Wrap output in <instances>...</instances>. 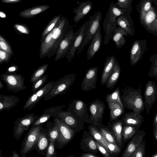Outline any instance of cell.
<instances>
[{"label": "cell", "mask_w": 157, "mask_h": 157, "mask_svg": "<svg viewBox=\"0 0 157 157\" xmlns=\"http://www.w3.org/2000/svg\"><path fill=\"white\" fill-rule=\"evenodd\" d=\"M116 60V58L113 56L106 58L101 77V83L102 85L105 84L112 71Z\"/></svg>", "instance_id": "83f0119b"}, {"label": "cell", "mask_w": 157, "mask_h": 157, "mask_svg": "<svg viewBox=\"0 0 157 157\" xmlns=\"http://www.w3.org/2000/svg\"><path fill=\"white\" fill-rule=\"evenodd\" d=\"M153 135L155 140L157 141V127H154L153 129Z\"/></svg>", "instance_id": "6f0895ef"}, {"label": "cell", "mask_w": 157, "mask_h": 157, "mask_svg": "<svg viewBox=\"0 0 157 157\" xmlns=\"http://www.w3.org/2000/svg\"><path fill=\"white\" fill-rule=\"evenodd\" d=\"M103 139L107 145L112 157L118 156L121 153L122 149L117 144H112L108 141L103 136Z\"/></svg>", "instance_id": "b9f144b4"}, {"label": "cell", "mask_w": 157, "mask_h": 157, "mask_svg": "<svg viewBox=\"0 0 157 157\" xmlns=\"http://www.w3.org/2000/svg\"><path fill=\"white\" fill-rule=\"evenodd\" d=\"M49 142L47 133L42 132L41 131L35 148L39 154L45 156Z\"/></svg>", "instance_id": "4dcf8cb0"}, {"label": "cell", "mask_w": 157, "mask_h": 157, "mask_svg": "<svg viewBox=\"0 0 157 157\" xmlns=\"http://www.w3.org/2000/svg\"><path fill=\"white\" fill-rule=\"evenodd\" d=\"M55 121L57 123L59 129L58 137L55 142V146L57 149H61L71 142L75 133L61 120L56 118Z\"/></svg>", "instance_id": "52a82bcc"}, {"label": "cell", "mask_w": 157, "mask_h": 157, "mask_svg": "<svg viewBox=\"0 0 157 157\" xmlns=\"http://www.w3.org/2000/svg\"><path fill=\"white\" fill-rule=\"evenodd\" d=\"M102 13L99 11L91 15L88 20V22L82 43L78 48L76 54L79 56L84 47L89 43L101 26Z\"/></svg>", "instance_id": "5b68a950"}, {"label": "cell", "mask_w": 157, "mask_h": 157, "mask_svg": "<svg viewBox=\"0 0 157 157\" xmlns=\"http://www.w3.org/2000/svg\"><path fill=\"white\" fill-rule=\"evenodd\" d=\"M144 96V106L147 114L149 115L157 98V87L155 82L148 81L145 86Z\"/></svg>", "instance_id": "2e32d148"}, {"label": "cell", "mask_w": 157, "mask_h": 157, "mask_svg": "<svg viewBox=\"0 0 157 157\" xmlns=\"http://www.w3.org/2000/svg\"><path fill=\"white\" fill-rule=\"evenodd\" d=\"M53 81L49 82L34 93L26 101L23 109L30 111L47 94L54 85Z\"/></svg>", "instance_id": "e0dca14e"}, {"label": "cell", "mask_w": 157, "mask_h": 157, "mask_svg": "<svg viewBox=\"0 0 157 157\" xmlns=\"http://www.w3.org/2000/svg\"><path fill=\"white\" fill-rule=\"evenodd\" d=\"M74 33L72 27L70 25L58 47L55 59L56 61L66 57L70 47Z\"/></svg>", "instance_id": "ac0fdd59"}, {"label": "cell", "mask_w": 157, "mask_h": 157, "mask_svg": "<svg viewBox=\"0 0 157 157\" xmlns=\"http://www.w3.org/2000/svg\"><path fill=\"white\" fill-rule=\"evenodd\" d=\"M48 65V63L45 64L35 69L31 77L30 80L31 82L33 83L41 78L45 72Z\"/></svg>", "instance_id": "60d3db41"}, {"label": "cell", "mask_w": 157, "mask_h": 157, "mask_svg": "<svg viewBox=\"0 0 157 157\" xmlns=\"http://www.w3.org/2000/svg\"><path fill=\"white\" fill-rule=\"evenodd\" d=\"M152 0H140L136 7L139 16L140 20L149 11L153 6Z\"/></svg>", "instance_id": "d590c367"}, {"label": "cell", "mask_w": 157, "mask_h": 157, "mask_svg": "<svg viewBox=\"0 0 157 157\" xmlns=\"http://www.w3.org/2000/svg\"><path fill=\"white\" fill-rule=\"evenodd\" d=\"M147 40H135L133 43L130 50V64L133 66L141 59L144 54L147 50Z\"/></svg>", "instance_id": "9a60e30c"}, {"label": "cell", "mask_w": 157, "mask_h": 157, "mask_svg": "<svg viewBox=\"0 0 157 157\" xmlns=\"http://www.w3.org/2000/svg\"><path fill=\"white\" fill-rule=\"evenodd\" d=\"M14 30L19 35H29L30 30L28 26L22 23H16L13 25Z\"/></svg>", "instance_id": "bcb514c9"}, {"label": "cell", "mask_w": 157, "mask_h": 157, "mask_svg": "<svg viewBox=\"0 0 157 157\" xmlns=\"http://www.w3.org/2000/svg\"><path fill=\"white\" fill-rule=\"evenodd\" d=\"M88 129L94 141L104 146L110 153V151L103 140V136L97 127L94 125L90 124L88 126Z\"/></svg>", "instance_id": "e575fe53"}, {"label": "cell", "mask_w": 157, "mask_h": 157, "mask_svg": "<svg viewBox=\"0 0 157 157\" xmlns=\"http://www.w3.org/2000/svg\"><path fill=\"white\" fill-rule=\"evenodd\" d=\"M55 121L54 126L50 128L47 132L49 141L55 142L56 140L58 134V127L57 123Z\"/></svg>", "instance_id": "c3c4849f"}, {"label": "cell", "mask_w": 157, "mask_h": 157, "mask_svg": "<svg viewBox=\"0 0 157 157\" xmlns=\"http://www.w3.org/2000/svg\"><path fill=\"white\" fill-rule=\"evenodd\" d=\"M93 7V4L90 0H87L80 3L73 10V13L75 14L74 17L75 23H77L84 18L91 10Z\"/></svg>", "instance_id": "cb8c5ba5"}, {"label": "cell", "mask_w": 157, "mask_h": 157, "mask_svg": "<svg viewBox=\"0 0 157 157\" xmlns=\"http://www.w3.org/2000/svg\"><path fill=\"white\" fill-rule=\"evenodd\" d=\"M20 155L18 154L14 150H13L12 151V155L10 156V157H19Z\"/></svg>", "instance_id": "91938a15"}, {"label": "cell", "mask_w": 157, "mask_h": 157, "mask_svg": "<svg viewBox=\"0 0 157 157\" xmlns=\"http://www.w3.org/2000/svg\"><path fill=\"white\" fill-rule=\"evenodd\" d=\"M80 144V148L82 151L97 154L98 150L95 141L89 132L84 131Z\"/></svg>", "instance_id": "44dd1931"}, {"label": "cell", "mask_w": 157, "mask_h": 157, "mask_svg": "<svg viewBox=\"0 0 157 157\" xmlns=\"http://www.w3.org/2000/svg\"><path fill=\"white\" fill-rule=\"evenodd\" d=\"M53 116L51 114L44 113L38 117L37 119L32 125V126H36L40 125L48 121Z\"/></svg>", "instance_id": "681fc988"}, {"label": "cell", "mask_w": 157, "mask_h": 157, "mask_svg": "<svg viewBox=\"0 0 157 157\" xmlns=\"http://www.w3.org/2000/svg\"><path fill=\"white\" fill-rule=\"evenodd\" d=\"M80 156L81 157H99V156L97 155H94L93 154L86 152L82 154Z\"/></svg>", "instance_id": "11a10c76"}, {"label": "cell", "mask_w": 157, "mask_h": 157, "mask_svg": "<svg viewBox=\"0 0 157 157\" xmlns=\"http://www.w3.org/2000/svg\"><path fill=\"white\" fill-rule=\"evenodd\" d=\"M12 56L9 53L0 49V65L4 63H8Z\"/></svg>", "instance_id": "816d5d0a"}, {"label": "cell", "mask_w": 157, "mask_h": 157, "mask_svg": "<svg viewBox=\"0 0 157 157\" xmlns=\"http://www.w3.org/2000/svg\"><path fill=\"white\" fill-rule=\"evenodd\" d=\"M98 67H92L86 71L81 84V90L86 91L96 88Z\"/></svg>", "instance_id": "d6986e66"}, {"label": "cell", "mask_w": 157, "mask_h": 157, "mask_svg": "<svg viewBox=\"0 0 157 157\" xmlns=\"http://www.w3.org/2000/svg\"><path fill=\"white\" fill-rule=\"evenodd\" d=\"M48 78V75H44L41 78L33 83L32 86L33 93L35 92L43 86Z\"/></svg>", "instance_id": "ee69618b"}, {"label": "cell", "mask_w": 157, "mask_h": 157, "mask_svg": "<svg viewBox=\"0 0 157 157\" xmlns=\"http://www.w3.org/2000/svg\"><path fill=\"white\" fill-rule=\"evenodd\" d=\"M74 74L66 75L55 82L48 92L43 98L44 100H50L59 95L65 94L75 80Z\"/></svg>", "instance_id": "277c9868"}, {"label": "cell", "mask_w": 157, "mask_h": 157, "mask_svg": "<svg viewBox=\"0 0 157 157\" xmlns=\"http://www.w3.org/2000/svg\"><path fill=\"white\" fill-rule=\"evenodd\" d=\"M149 60L151 63V67L148 75L150 77L155 78L157 79V54L151 55L149 58Z\"/></svg>", "instance_id": "ab89813d"}, {"label": "cell", "mask_w": 157, "mask_h": 157, "mask_svg": "<svg viewBox=\"0 0 157 157\" xmlns=\"http://www.w3.org/2000/svg\"><path fill=\"white\" fill-rule=\"evenodd\" d=\"M121 120L123 125L140 126L144 118L141 113L132 111L125 113Z\"/></svg>", "instance_id": "d4e9b609"}, {"label": "cell", "mask_w": 157, "mask_h": 157, "mask_svg": "<svg viewBox=\"0 0 157 157\" xmlns=\"http://www.w3.org/2000/svg\"><path fill=\"white\" fill-rule=\"evenodd\" d=\"M41 125V124H40ZM32 126L26 135L21 144L20 153L22 157H25L27 154L35 149L42 126Z\"/></svg>", "instance_id": "8992f818"}, {"label": "cell", "mask_w": 157, "mask_h": 157, "mask_svg": "<svg viewBox=\"0 0 157 157\" xmlns=\"http://www.w3.org/2000/svg\"><path fill=\"white\" fill-rule=\"evenodd\" d=\"M88 22L87 21L83 23L79 29L74 33L70 47L66 56L69 63L75 56L76 52L82 43Z\"/></svg>", "instance_id": "5bb4252c"}, {"label": "cell", "mask_w": 157, "mask_h": 157, "mask_svg": "<svg viewBox=\"0 0 157 157\" xmlns=\"http://www.w3.org/2000/svg\"><path fill=\"white\" fill-rule=\"evenodd\" d=\"M58 117L64 123L73 129L76 133L83 129L84 122L76 118L71 112L59 110L54 116Z\"/></svg>", "instance_id": "7c38bea8"}, {"label": "cell", "mask_w": 157, "mask_h": 157, "mask_svg": "<svg viewBox=\"0 0 157 157\" xmlns=\"http://www.w3.org/2000/svg\"><path fill=\"white\" fill-rule=\"evenodd\" d=\"M146 141L142 140L138 146L131 157H144L145 155Z\"/></svg>", "instance_id": "f6af8a7d"}, {"label": "cell", "mask_w": 157, "mask_h": 157, "mask_svg": "<svg viewBox=\"0 0 157 157\" xmlns=\"http://www.w3.org/2000/svg\"><path fill=\"white\" fill-rule=\"evenodd\" d=\"M22 0H1L2 2L6 3H13L21 2Z\"/></svg>", "instance_id": "9f6ffc18"}, {"label": "cell", "mask_w": 157, "mask_h": 157, "mask_svg": "<svg viewBox=\"0 0 157 157\" xmlns=\"http://www.w3.org/2000/svg\"><path fill=\"white\" fill-rule=\"evenodd\" d=\"M123 123L121 120H117L113 123L109 125L108 127L111 128L109 129L113 133L116 140L117 145L122 149V132L123 128Z\"/></svg>", "instance_id": "1f68e13d"}, {"label": "cell", "mask_w": 157, "mask_h": 157, "mask_svg": "<svg viewBox=\"0 0 157 157\" xmlns=\"http://www.w3.org/2000/svg\"><path fill=\"white\" fill-rule=\"evenodd\" d=\"M70 26L68 19L64 17H61L42 58L46 56L49 58L56 54L61 42L65 36Z\"/></svg>", "instance_id": "7a4b0ae2"}, {"label": "cell", "mask_w": 157, "mask_h": 157, "mask_svg": "<svg viewBox=\"0 0 157 157\" xmlns=\"http://www.w3.org/2000/svg\"><path fill=\"white\" fill-rule=\"evenodd\" d=\"M105 108L104 102L100 100L97 98L91 102L89 108L90 114L88 123L94 125L97 128L103 126L101 121Z\"/></svg>", "instance_id": "9c48e42d"}, {"label": "cell", "mask_w": 157, "mask_h": 157, "mask_svg": "<svg viewBox=\"0 0 157 157\" xmlns=\"http://www.w3.org/2000/svg\"><path fill=\"white\" fill-rule=\"evenodd\" d=\"M102 42L101 25L91 40L87 52V59H92L101 48Z\"/></svg>", "instance_id": "603a6c76"}, {"label": "cell", "mask_w": 157, "mask_h": 157, "mask_svg": "<svg viewBox=\"0 0 157 157\" xmlns=\"http://www.w3.org/2000/svg\"><path fill=\"white\" fill-rule=\"evenodd\" d=\"M140 21L147 31L157 36V13L155 7L152 6Z\"/></svg>", "instance_id": "4fadbf2b"}, {"label": "cell", "mask_w": 157, "mask_h": 157, "mask_svg": "<svg viewBox=\"0 0 157 157\" xmlns=\"http://www.w3.org/2000/svg\"><path fill=\"white\" fill-rule=\"evenodd\" d=\"M151 157H157V152H156Z\"/></svg>", "instance_id": "6125c7cd"}, {"label": "cell", "mask_w": 157, "mask_h": 157, "mask_svg": "<svg viewBox=\"0 0 157 157\" xmlns=\"http://www.w3.org/2000/svg\"><path fill=\"white\" fill-rule=\"evenodd\" d=\"M19 71L18 67L17 65L12 64L8 67L6 71L7 73H15Z\"/></svg>", "instance_id": "db71d44e"}, {"label": "cell", "mask_w": 157, "mask_h": 157, "mask_svg": "<svg viewBox=\"0 0 157 157\" xmlns=\"http://www.w3.org/2000/svg\"><path fill=\"white\" fill-rule=\"evenodd\" d=\"M0 80L1 79H0V90L2 89L4 87L3 84L1 81Z\"/></svg>", "instance_id": "94428289"}, {"label": "cell", "mask_w": 157, "mask_h": 157, "mask_svg": "<svg viewBox=\"0 0 157 157\" xmlns=\"http://www.w3.org/2000/svg\"><path fill=\"white\" fill-rule=\"evenodd\" d=\"M55 142L54 141H49L45 156L46 157H56L57 156Z\"/></svg>", "instance_id": "f907efd6"}, {"label": "cell", "mask_w": 157, "mask_h": 157, "mask_svg": "<svg viewBox=\"0 0 157 157\" xmlns=\"http://www.w3.org/2000/svg\"><path fill=\"white\" fill-rule=\"evenodd\" d=\"M50 8V6L48 5H37L21 11L19 15L23 18L30 19L43 13Z\"/></svg>", "instance_id": "4316f807"}, {"label": "cell", "mask_w": 157, "mask_h": 157, "mask_svg": "<svg viewBox=\"0 0 157 157\" xmlns=\"http://www.w3.org/2000/svg\"><path fill=\"white\" fill-rule=\"evenodd\" d=\"M0 79L6 84V90L14 93L27 88L24 84L25 78L21 74L4 73L0 75Z\"/></svg>", "instance_id": "ba28073f"}, {"label": "cell", "mask_w": 157, "mask_h": 157, "mask_svg": "<svg viewBox=\"0 0 157 157\" xmlns=\"http://www.w3.org/2000/svg\"><path fill=\"white\" fill-rule=\"evenodd\" d=\"M121 94L120 88L118 87L111 94H108L106 95V102H117L123 107L120 98Z\"/></svg>", "instance_id": "f35d334b"}, {"label": "cell", "mask_w": 157, "mask_h": 157, "mask_svg": "<svg viewBox=\"0 0 157 157\" xmlns=\"http://www.w3.org/2000/svg\"><path fill=\"white\" fill-rule=\"evenodd\" d=\"M146 134V133L143 130L139 129L130 139L121 157H131L138 146L143 140Z\"/></svg>", "instance_id": "ffe728a7"}, {"label": "cell", "mask_w": 157, "mask_h": 157, "mask_svg": "<svg viewBox=\"0 0 157 157\" xmlns=\"http://www.w3.org/2000/svg\"><path fill=\"white\" fill-rule=\"evenodd\" d=\"M117 24L128 35L131 36L134 35V25L130 14L125 13L119 16L117 19Z\"/></svg>", "instance_id": "7402d4cb"}, {"label": "cell", "mask_w": 157, "mask_h": 157, "mask_svg": "<svg viewBox=\"0 0 157 157\" xmlns=\"http://www.w3.org/2000/svg\"><path fill=\"white\" fill-rule=\"evenodd\" d=\"M110 110L109 120L113 121L116 120L124 113V107L117 102H107Z\"/></svg>", "instance_id": "d6a6232c"}, {"label": "cell", "mask_w": 157, "mask_h": 157, "mask_svg": "<svg viewBox=\"0 0 157 157\" xmlns=\"http://www.w3.org/2000/svg\"><path fill=\"white\" fill-rule=\"evenodd\" d=\"M61 17V14L56 15L49 22L43 31L40 40V42L44 39L46 36L55 26L59 21Z\"/></svg>", "instance_id": "8d00e7d4"}, {"label": "cell", "mask_w": 157, "mask_h": 157, "mask_svg": "<svg viewBox=\"0 0 157 157\" xmlns=\"http://www.w3.org/2000/svg\"><path fill=\"white\" fill-rule=\"evenodd\" d=\"M95 141L98 151L103 156L105 157H112L110 154L104 146L97 142Z\"/></svg>", "instance_id": "f5cc1de1"}, {"label": "cell", "mask_w": 157, "mask_h": 157, "mask_svg": "<svg viewBox=\"0 0 157 157\" xmlns=\"http://www.w3.org/2000/svg\"><path fill=\"white\" fill-rule=\"evenodd\" d=\"M117 2L113 3L117 8L130 14L132 10V3L133 0H117Z\"/></svg>", "instance_id": "74e56055"}, {"label": "cell", "mask_w": 157, "mask_h": 157, "mask_svg": "<svg viewBox=\"0 0 157 157\" xmlns=\"http://www.w3.org/2000/svg\"><path fill=\"white\" fill-rule=\"evenodd\" d=\"M20 101V98L14 95H0V111L10 110Z\"/></svg>", "instance_id": "484cf974"}, {"label": "cell", "mask_w": 157, "mask_h": 157, "mask_svg": "<svg viewBox=\"0 0 157 157\" xmlns=\"http://www.w3.org/2000/svg\"><path fill=\"white\" fill-rule=\"evenodd\" d=\"M39 117L34 113L27 114L17 118L14 122L13 135L17 140H19L24 132L27 130Z\"/></svg>", "instance_id": "30bf717a"}, {"label": "cell", "mask_w": 157, "mask_h": 157, "mask_svg": "<svg viewBox=\"0 0 157 157\" xmlns=\"http://www.w3.org/2000/svg\"><path fill=\"white\" fill-rule=\"evenodd\" d=\"M113 3V1L111 2L102 24L105 33L103 43L106 45L108 44L110 39L112 40V34L117 26V17L125 13L116 7Z\"/></svg>", "instance_id": "3957f363"}, {"label": "cell", "mask_w": 157, "mask_h": 157, "mask_svg": "<svg viewBox=\"0 0 157 157\" xmlns=\"http://www.w3.org/2000/svg\"><path fill=\"white\" fill-rule=\"evenodd\" d=\"M87 104L80 99L74 100L69 105L67 111L71 113L76 118L88 123L89 115Z\"/></svg>", "instance_id": "8fae6325"}, {"label": "cell", "mask_w": 157, "mask_h": 157, "mask_svg": "<svg viewBox=\"0 0 157 157\" xmlns=\"http://www.w3.org/2000/svg\"><path fill=\"white\" fill-rule=\"evenodd\" d=\"M153 124V127H157V113H156L155 115Z\"/></svg>", "instance_id": "680465c9"}, {"label": "cell", "mask_w": 157, "mask_h": 157, "mask_svg": "<svg viewBox=\"0 0 157 157\" xmlns=\"http://www.w3.org/2000/svg\"><path fill=\"white\" fill-rule=\"evenodd\" d=\"M0 49L5 51L12 55L13 52L10 44L0 34Z\"/></svg>", "instance_id": "7dc6e473"}, {"label": "cell", "mask_w": 157, "mask_h": 157, "mask_svg": "<svg viewBox=\"0 0 157 157\" xmlns=\"http://www.w3.org/2000/svg\"><path fill=\"white\" fill-rule=\"evenodd\" d=\"M2 151L0 149V157H2Z\"/></svg>", "instance_id": "e7e4bbea"}, {"label": "cell", "mask_w": 157, "mask_h": 157, "mask_svg": "<svg viewBox=\"0 0 157 157\" xmlns=\"http://www.w3.org/2000/svg\"><path fill=\"white\" fill-rule=\"evenodd\" d=\"M122 132V146L130 140L135 133L138 130L140 126L124 125H123Z\"/></svg>", "instance_id": "836d02e7"}, {"label": "cell", "mask_w": 157, "mask_h": 157, "mask_svg": "<svg viewBox=\"0 0 157 157\" xmlns=\"http://www.w3.org/2000/svg\"><path fill=\"white\" fill-rule=\"evenodd\" d=\"M121 91L120 98L123 107L141 114L145 106L141 89L126 87Z\"/></svg>", "instance_id": "6da1fadb"}, {"label": "cell", "mask_w": 157, "mask_h": 157, "mask_svg": "<svg viewBox=\"0 0 157 157\" xmlns=\"http://www.w3.org/2000/svg\"><path fill=\"white\" fill-rule=\"evenodd\" d=\"M67 157H74L75 155H69L67 156Z\"/></svg>", "instance_id": "be15d7a7"}, {"label": "cell", "mask_w": 157, "mask_h": 157, "mask_svg": "<svg viewBox=\"0 0 157 157\" xmlns=\"http://www.w3.org/2000/svg\"><path fill=\"white\" fill-rule=\"evenodd\" d=\"M99 130L107 140L110 143L117 145L113 133L108 128L102 127Z\"/></svg>", "instance_id": "7bdbcfd3"}, {"label": "cell", "mask_w": 157, "mask_h": 157, "mask_svg": "<svg viewBox=\"0 0 157 157\" xmlns=\"http://www.w3.org/2000/svg\"><path fill=\"white\" fill-rule=\"evenodd\" d=\"M120 66L116 60L113 69L105 84L107 88L112 89L114 88L120 75Z\"/></svg>", "instance_id": "f1b7e54d"}, {"label": "cell", "mask_w": 157, "mask_h": 157, "mask_svg": "<svg viewBox=\"0 0 157 157\" xmlns=\"http://www.w3.org/2000/svg\"><path fill=\"white\" fill-rule=\"evenodd\" d=\"M128 34L121 28L117 27L112 34V40L115 42L117 48L120 49L126 42V38Z\"/></svg>", "instance_id": "f546056e"}]
</instances>
